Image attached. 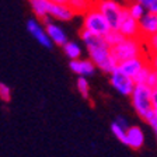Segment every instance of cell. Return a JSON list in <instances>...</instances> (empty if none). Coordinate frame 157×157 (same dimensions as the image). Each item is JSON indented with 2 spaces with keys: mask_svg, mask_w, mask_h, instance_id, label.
I'll use <instances>...</instances> for the list:
<instances>
[{
  "mask_svg": "<svg viewBox=\"0 0 157 157\" xmlns=\"http://www.w3.org/2000/svg\"><path fill=\"white\" fill-rule=\"evenodd\" d=\"M83 28L88 29L94 34L105 36L109 31L111 27L108 24L107 18L104 17V14L95 7V4H93L90 9L83 14Z\"/></svg>",
  "mask_w": 157,
  "mask_h": 157,
  "instance_id": "3",
  "label": "cell"
},
{
  "mask_svg": "<svg viewBox=\"0 0 157 157\" xmlns=\"http://www.w3.org/2000/svg\"><path fill=\"white\" fill-rule=\"evenodd\" d=\"M29 6L33 9L34 14H35L38 18L44 20L45 17L49 16V11H51V6H52V2L51 0H28Z\"/></svg>",
  "mask_w": 157,
  "mask_h": 157,
  "instance_id": "15",
  "label": "cell"
},
{
  "mask_svg": "<svg viewBox=\"0 0 157 157\" xmlns=\"http://www.w3.org/2000/svg\"><path fill=\"white\" fill-rule=\"evenodd\" d=\"M0 98L3 100L4 102H9L11 100V90L7 84L4 83H0Z\"/></svg>",
  "mask_w": 157,
  "mask_h": 157,
  "instance_id": "25",
  "label": "cell"
},
{
  "mask_svg": "<svg viewBox=\"0 0 157 157\" xmlns=\"http://www.w3.org/2000/svg\"><path fill=\"white\" fill-rule=\"evenodd\" d=\"M49 16L55 20H59V21H70V20L76 16V13L73 11V9L69 6V4L52 3Z\"/></svg>",
  "mask_w": 157,
  "mask_h": 157,
  "instance_id": "13",
  "label": "cell"
},
{
  "mask_svg": "<svg viewBox=\"0 0 157 157\" xmlns=\"http://www.w3.org/2000/svg\"><path fill=\"white\" fill-rule=\"evenodd\" d=\"M146 65H149L147 56L142 55V56H136V58H131V59H126V60H122V62L118 63V67L121 69L122 72H125L126 75H129L131 77L135 78V76L140 72Z\"/></svg>",
  "mask_w": 157,
  "mask_h": 157,
  "instance_id": "8",
  "label": "cell"
},
{
  "mask_svg": "<svg viewBox=\"0 0 157 157\" xmlns=\"http://www.w3.org/2000/svg\"><path fill=\"white\" fill-rule=\"evenodd\" d=\"M65 55L67 56L70 60H75V59H80L82 56V48L77 45L76 42H72V41H67L65 45L62 46Z\"/></svg>",
  "mask_w": 157,
  "mask_h": 157,
  "instance_id": "16",
  "label": "cell"
},
{
  "mask_svg": "<svg viewBox=\"0 0 157 157\" xmlns=\"http://www.w3.org/2000/svg\"><path fill=\"white\" fill-rule=\"evenodd\" d=\"M133 2H137V3L143 4L147 11L157 13V0H133Z\"/></svg>",
  "mask_w": 157,
  "mask_h": 157,
  "instance_id": "26",
  "label": "cell"
},
{
  "mask_svg": "<svg viewBox=\"0 0 157 157\" xmlns=\"http://www.w3.org/2000/svg\"><path fill=\"white\" fill-rule=\"evenodd\" d=\"M119 31L124 34L126 38H140V25H139V20L133 18L132 16H129V13H125L124 18L121 21L119 25Z\"/></svg>",
  "mask_w": 157,
  "mask_h": 157,
  "instance_id": "9",
  "label": "cell"
},
{
  "mask_svg": "<svg viewBox=\"0 0 157 157\" xmlns=\"http://www.w3.org/2000/svg\"><path fill=\"white\" fill-rule=\"evenodd\" d=\"M88 56L95 63V66L105 73H112L118 67V60L114 58L111 46L108 44L94 49H88Z\"/></svg>",
  "mask_w": 157,
  "mask_h": 157,
  "instance_id": "5",
  "label": "cell"
},
{
  "mask_svg": "<svg viewBox=\"0 0 157 157\" xmlns=\"http://www.w3.org/2000/svg\"><path fill=\"white\" fill-rule=\"evenodd\" d=\"M45 29H46V33H48L49 38L52 39V42L55 44V45L63 46L67 42V35H66V33L59 25H56L55 23H52V21L46 23Z\"/></svg>",
  "mask_w": 157,
  "mask_h": 157,
  "instance_id": "14",
  "label": "cell"
},
{
  "mask_svg": "<svg viewBox=\"0 0 157 157\" xmlns=\"http://www.w3.org/2000/svg\"><path fill=\"white\" fill-rule=\"evenodd\" d=\"M93 4H94L93 0H70L69 2V6L72 7L76 14H84Z\"/></svg>",
  "mask_w": 157,
  "mask_h": 157,
  "instance_id": "18",
  "label": "cell"
},
{
  "mask_svg": "<svg viewBox=\"0 0 157 157\" xmlns=\"http://www.w3.org/2000/svg\"><path fill=\"white\" fill-rule=\"evenodd\" d=\"M143 119L151 126V129H153L154 135H156V137H157V112H154L153 109H151V111L147 112Z\"/></svg>",
  "mask_w": 157,
  "mask_h": 157,
  "instance_id": "22",
  "label": "cell"
},
{
  "mask_svg": "<svg viewBox=\"0 0 157 157\" xmlns=\"http://www.w3.org/2000/svg\"><path fill=\"white\" fill-rule=\"evenodd\" d=\"M147 60H149V65L153 70L157 72V52H151L147 55Z\"/></svg>",
  "mask_w": 157,
  "mask_h": 157,
  "instance_id": "28",
  "label": "cell"
},
{
  "mask_svg": "<svg viewBox=\"0 0 157 157\" xmlns=\"http://www.w3.org/2000/svg\"><path fill=\"white\" fill-rule=\"evenodd\" d=\"M52 3H58V4H69L70 0H51Z\"/></svg>",
  "mask_w": 157,
  "mask_h": 157,
  "instance_id": "31",
  "label": "cell"
},
{
  "mask_svg": "<svg viewBox=\"0 0 157 157\" xmlns=\"http://www.w3.org/2000/svg\"><path fill=\"white\" fill-rule=\"evenodd\" d=\"M115 122H117V124H119V125H121V126H124L125 129H128V128L131 126V125L128 124V121H126V119H125V118H121V117H119V118H117V121H115Z\"/></svg>",
  "mask_w": 157,
  "mask_h": 157,
  "instance_id": "30",
  "label": "cell"
},
{
  "mask_svg": "<svg viewBox=\"0 0 157 157\" xmlns=\"http://www.w3.org/2000/svg\"><path fill=\"white\" fill-rule=\"evenodd\" d=\"M93 2H97V0H93Z\"/></svg>",
  "mask_w": 157,
  "mask_h": 157,
  "instance_id": "32",
  "label": "cell"
},
{
  "mask_svg": "<svg viewBox=\"0 0 157 157\" xmlns=\"http://www.w3.org/2000/svg\"><path fill=\"white\" fill-rule=\"evenodd\" d=\"M125 144H128L129 147L137 150L144 144V133L139 126H129L126 131V142Z\"/></svg>",
  "mask_w": 157,
  "mask_h": 157,
  "instance_id": "12",
  "label": "cell"
},
{
  "mask_svg": "<svg viewBox=\"0 0 157 157\" xmlns=\"http://www.w3.org/2000/svg\"><path fill=\"white\" fill-rule=\"evenodd\" d=\"M69 66L73 73L78 76H86V77L94 75L95 67H97L91 59H75V60H70Z\"/></svg>",
  "mask_w": 157,
  "mask_h": 157,
  "instance_id": "11",
  "label": "cell"
},
{
  "mask_svg": "<svg viewBox=\"0 0 157 157\" xmlns=\"http://www.w3.org/2000/svg\"><path fill=\"white\" fill-rule=\"evenodd\" d=\"M111 51L119 63L126 59L144 55V41L142 38H125L122 42L112 46Z\"/></svg>",
  "mask_w": 157,
  "mask_h": 157,
  "instance_id": "2",
  "label": "cell"
},
{
  "mask_svg": "<svg viewBox=\"0 0 157 157\" xmlns=\"http://www.w3.org/2000/svg\"><path fill=\"white\" fill-rule=\"evenodd\" d=\"M77 90L84 98H88L90 84H88V80H87L86 76H78V78H77Z\"/></svg>",
  "mask_w": 157,
  "mask_h": 157,
  "instance_id": "21",
  "label": "cell"
},
{
  "mask_svg": "<svg viewBox=\"0 0 157 157\" xmlns=\"http://www.w3.org/2000/svg\"><path fill=\"white\" fill-rule=\"evenodd\" d=\"M109 82H111V86L119 94L129 95V97L133 93L135 86H136L135 78L131 77L129 75H126L125 72H122L119 67H117L112 73H109Z\"/></svg>",
  "mask_w": 157,
  "mask_h": 157,
  "instance_id": "6",
  "label": "cell"
},
{
  "mask_svg": "<svg viewBox=\"0 0 157 157\" xmlns=\"http://www.w3.org/2000/svg\"><path fill=\"white\" fill-rule=\"evenodd\" d=\"M151 108L157 112V88H153V95H151Z\"/></svg>",
  "mask_w": 157,
  "mask_h": 157,
  "instance_id": "29",
  "label": "cell"
},
{
  "mask_svg": "<svg viewBox=\"0 0 157 157\" xmlns=\"http://www.w3.org/2000/svg\"><path fill=\"white\" fill-rule=\"evenodd\" d=\"M94 4L104 14L111 29L119 28L122 18L126 13V6H124L118 0H97V2H94Z\"/></svg>",
  "mask_w": 157,
  "mask_h": 157,
  "instance_id": "1",
  "label": "cell"
},
{
  "mask_svg": "<svg viewBox=\"0 0 157 157\" xmlns=\"http://www.w3.org/2000/svg\"><path fill=\"white\" fill-rule=\"evenodd\" d=\"M140 25V38L146 39L157 33V13L146 11L143 17L139 20Z\"/></svg>",
  "mask_w": 157,
  "mask_h": 157,
  "instance_id": "10",
  "label": "cell"
},
{
  "mask_svg": "<svg viewBox=\"0 0 157 157\" xmlns=\"http://www.w3.org/2000/svg\"><path fill=\"white\" fill-rule=\"evenodd\" d=\"M27 29H28V33L31 34L42 46H45V48H48V49L52 48V45H53L52 39L49 38L46 29L44 28L36 20L29 18L28 21H27Z\"/></svg>",
  "mask_w": 157,
  "mask_h": 157,
  "instance_id": "7",
  "label": "cell"
},
{
  "mask_svg": "<svg viewBox=\"0 0 157 157\" xmlns=\"http://www.w3.org/2000/svg\"><path fill=\"white\" fill-rule=\"evenodd\" d=\"M144 41V48L147 49V52L151 53V52H157V33L154 35L149 36V38L143 39Z\"/></svg>",
  "mask_w": 157,
  "mask_h": 157,
  "instance_id": "23",
  "label": "cell"
},
{
  "mask_svg": "<svg viewBox=\"0 0 157 157\" xmlns=\"http://www.w3.org/2000/svg\"><path fill=\"white\" fill-rule=\"evenodd\" d=\"M151 95H153V88L147 86L146 83H137L135 86L133 93L131 94V101L133 105L135 111L142 118L146 117L149 111H151Z\"/></svg>",
  "mask_w": 157,
  "mask_h": 157,
  "instance_id": "4",
  "label": "cell"
},
{
  "mask_svg": "<svg viewBox=\"0 0 157 157\" xmlns=\"http://www.w3.org/2000/svg\"><path fill=\"white\" fill-rule=\"evenodd\" d=\"M146 84L150 86L151 88H157V72L151 69L150 73H149V77L146 80Z\"/></svg>",
  "mask_w": 157,
  "mask_h": 157,
  "instance_id": "27",
  "label": "cell"
},
{
  "mask_svg": "<svg viewBox=\"0 0 157 157\" xmlns=\"http://www.w3.org/2000/svg\"><path fill=\"white\" fill-rule=\"evenodd\" d=\"M126 131H128V129H125L124 126H121V125L117 124V122H114V124L111 125L112 135H114V136L117 137L119 142H122V143H125V142H126Z\"/></svg>",
  "mask_w": 157,
  "mask_h": 157,
  "instance_id": "20",
  "label": "cell"
},
{
  "mask_svg": "<svg viewBox=\"0 0 157 157\" xmlns=\"http://www.w3.org/2000/svg\"><path fill=\"white\" fill-rule=\"evenodd\" d=\"M150 70H151L150 65H146V66H144L140 72L135 76V82H136V84H137V83H146L147 77H149V73H150Z\"/></svg>",
  "mask_w": 157,
  "mask_h": 157,
  "instance_id": "24",
  "label": "cell"
},
{
  "mask_svg": "<svg viewBox=\"0 0 157 157\" xmlns=\"http://www.w3.org/2000/svg\"><path fill=\"white\" fill-rule=\"evenodd\" d=\"M125 38H126V36H125L119 29H111V31L105 35V41H107L108 45L111 46V48L115 45H118L119 42H122Z\"/></svg>",
  "mask_w": 157,
  "mask_h": 157,
  "instance_id": "19",
  "label": "cell"
},
{
  "mask_svg": "<svg viewBox=\"0 0 157 157\" xmlns=\"http://www.w3.org/2000/svg\"><path fill=\"white\" fill-rule=\"evenodd\" d=\"M126 10H128V13H129V16H132L136 20H140L147 11V10L144 9L143 4L137 3V2H133V0L129 2V4L126 6Z\"/></svg>",
  "mask_w": 157,
  "mask_h": 157,
  "instance_id": "17",
  "label": "cell"
}]
</instances>
